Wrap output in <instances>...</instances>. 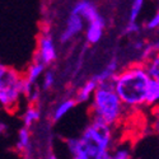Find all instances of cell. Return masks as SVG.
I'll return each mask as SVG.
<instances>
[{
    "instance_id": "cell-1",
    "label": "cell",
    "mask_w": 159,
    "mask_h": 159,
    "mask_svg": "<svg viewBox=\"0 0 159 159\" xmlns=\"http://www.w3.org/2000/svg\"><path fill=\"white\" fill-rule=\"evenodd\" d=\"M115 127L90 120L79 136L65 140L71 159H103L116 144Z\"/></svg>"
},
{
    "instance_id": "cell-2",
    "label": "cell",
    "mask_w": 159,
    "mask_h": 159,
    "mask_svg": "<svg viewBox=\"0 0 159 159\" xmlns=\"http://www.w3.org/2000/svg\"><path fill=\"white\" fill-rule=\"evenodd\" d=\"M150 82L152 78L145 69V65L132 61L122 66L112 84L126 110L129 112H136L145 108V98Z\"/></svg>"
},
{
    "instance_id": "cell-3",
    "label": "cell",
    "mask_w": 159,
    "mask_h": 159,
    "mask_svg": "<svg viewBox=\"0 0 159 159\" xmlns=\"http://www.w3.org/2000/svg\"><path fill=\"white\" fill-rule=\"evenodd\" d=\"M90 120H94L116 129L129 112L118 97L112 83L99 84L89 102Z\"/></svg>"
},
{
    "instance_id": "cell-4",
    "label": "cell",
    "mask_w": 159,
    "mask_h": 159,
    "mask_svg": "<svg viewBox=\"0 0 159 159\" xmlns=\"http://www.w3.org/2000/svg\"><path fill=\"white\" fill-rule=\"evenodd\" d=\"M23 73L9 68L7 74L0 79V107L5 111H14L24 97Z\"/></svg>"
},
{
    "instance_id": "cell-5",
    "label": "cell",
    "mask_w": 159,
    "mask_h": 159,
    "mask_svg": "<svg viewBox=\"0 0 159 159\" xmlns=\"http://www.w3.org/2000/svg\"><path fill=\"white\" fill-rule=\"evenodd\" d=\"M59 59V46L57 41L51 33V31L45 30L37 39V48L34 60L42 62L46 68L52 66Z\"/></svg>"
},
{
    "instance_id": "cell-6",
    "label": "cell",
    "mask_w": 159,
    "mask_h": 159,
    "mask_svg": "<svg viewBox=\"0 0 159 159\" xmlns=\"http://www.w3.org/2000/svg\"><path fill=\"white\" fill-rule=\"evenodd\" d=\"M85 27H87L85 20L80 16L70 11L69 16L66 17L65 23L62 25L60 33H59V42L61 45L70 43L71 41L76 39L80 34H84Z\"/></svg>"
},
{
    "instance_id": "cell-7",
    "label": "cell",
    "mask_w": 159,
    "mask_h": 159,
    "mask_svg": "<svg viewBox=\"0 0 159 159\" xmlns=\"http://www.w3.org/2000/svg\"><path fill=\"white\" fill-rule=\"evenodd\" d=\"M121 69H122V65H121L120 56L113 55L107 62H106V65L103 66V68L93 75V78L96 79V82L98 84L112 83L115 76L118 74V71H120Z\"/></svg>"
},
{
    "instance_id": "cell-8",
    "label": "cell",
    "mask_w": 159,
    "mask_h": 159,
    "mask_svg": "<svg viewBox=\"0 0 159 159\" xmlns=\"http://www.w3.org/2000/svg\"><path fill=\"white\" fill-rule=\"evenodd\" d=\"M70 11L80 16L85 20L87 24L99 20V19H103V16L101 14L98 7L93 2H90V0H79V2H76L73 5Z\"/></svg>"
},
{
    "instance_id": "cell-9",
    "label": "cell",
    "mask_w": 159,
    "mask_h": 159,
    "mask_svg": "<svg viewBox=\"0 0 159 159\" xmlns=\"http://www.w3.org/2000/svg\"><path fill=\"white\" fill-rule=\"evenodd\" d=\"M78 102L75 101L74 97H64L59 99L50 111V118L52 122H59L62 118H65L75 107Z\"/></svg>"
},
{
    "instance_id": "cell-10",
    "label": "cell",
    "mask_w": 159,
    "mask_h": 159,
    "mask_svg": "<svg viewBox=\"0 0 159 159\" xmlns=\"http://www.w3.org/2000/svg\"><path fill=\"white\" fill-rule=\"evenodd\" d=\"M16 150L23 157L32 155L33 153V134L32 130L22 126L18 131L16 140Z\"/></svg>"
},
{
    "instance_id": "cell-11",
    "label": "cell",
    "mask_w": 159,
    "mask_h": 159,
    "mask_svg": "<svg viewBox=\"0 0 159 159\" xmlns=\"http://www.w3.org/2000/svg\"><path fill=\"white\" fill-rule=\"evenodd\" d=\"M98 85L99 84L96 82V79L93 76H90L89 79L84 80L75 90V94H74L75 101L78 103H89L92 98H93Z\"/></svg>"
},
{
    "instance_id": "cell-12",
    "label": "cell",
    "mask_w": 159,
    "mask_h": 159,
    "mask_svg": "<svg viewBox=\"0 0 159 159\" xmlns=\"http://www.w3.org/2000/svg\"><path fill=\"white\" fill-rule=\"evenodd\" d=\"M106 30V19H99L96 22L88 23L85 31H84V38L88 45H97L101 42V39L103 38Z\"/></svg>"
},
{
    "instance_id": "cell-13",
    "label": "cell",
    "mask_w": 159,
    "mask_h": 159,
    "mask_svg": "<svg viewBox=\"0 0 159 159\" xmlns=\"http://www.w3.org/2000/svg\"><path fill=\"white\" fill-rule=\"evenodd\" d=\"M47 69L48 68H46L42 62L33 59V61L27 66V69L23 73L24 82L30 85H38V83L41 82V79Z\"/></svg>"
},
{
    "instance_id": "cell-14",
    "label": "cell",
    "mask_w": 159,
    "mask_h": 159,
    "mask_svg": "<svg viewBox=\"0 0 159 159\" xmlns=\"http://www.w3.org/2000/svg\"><path fill=\"white\" fill-rule=\"evenodd\" d=\"M41 116H42V112H41L39 106L30 103L22 113V124L24 127L32 130V127L36 126L38 124V121L41 120Z\"/></svg>"
},
{
    "instance_id": "cell-15",
    "label": "cell",
    "mask_w": 159,
    "mask_h": 159,
    "mask_svg": "<svg viewBox=\"0 0 159 159\" xmlns=\"http://www.w3.org/2000/svg\"><path fill=\"white\" fill-rule=\"evenodd\" d=\"M103 159H132L131 145L126 141L116 143Z\"/></svg>"
},
{
    "instance_id": "cell-16",
    "label": "cell",
    "mask_w": 159,
    "mask_h": 159,
    "mask_svg": "<svg viewBox=\"0 0 159 159\" xmlns=\"http://www.w3.org/2000/svg\"><path fill=\"white\" fill-rule=\"evenodd\" d=\"M159 106V83L152 80L149 88L147 90V98H145V108H154Z\"/></svg>"
},
{
    "instance_id": "cell-17",
    "label": "cell",
    "mask_w": 159,
    "mask_h": 159,
    "mask_svg": "<svg viewBox=\"0 0 159 159\" xmlns=\"http://www.w3.org/2000/svg\"><path fill=\"white\" fill-rule=\"evenodd\" d=\"M144 65L148 74L150 75L152 80H155L159 83V52H157L150 59H148L144 62Z\"/></svg>"
},
{
    "instance_id": "cell-18",
    "label": "cell",
    "mask_w": 159,
    "mask_h": 159,
    "mask_svg": "<svg viewBox=\"0 0 159 159\" xmlns=\"http://www.w3.org/2000/svg\"><path fill=\"white\" fill-rule=\"evenodd\" d=\"M143 31L148 33H157L159 31V8L143 22Z\"/></svg>"
},
{
    "instance_id": "cell-19",
    "label": "cell",
    "mask_w": 159,
    "mask_h": 159,
    "mask_svg": "<svg viewBox=\"0 0 159 159\" xmlns=\"http://www.w3.org/2000/svg\"><path fill=\"white\" fill-rule=\"evenodd\" d=\"M145 2L147 0H131L129 14H127V22H139L140 14L144 9Z\"/></svg>"
},
{
    "instance_id": "cell-20",
    "label": "cell",
    "mask_w": 159,
    "mask_h": 159,
    "mask_svg": "<svg viewBox=\"0 0 159 159\" xmlns=\"http://www.w3.org/2000/svg\"><path fill=\"white\" fill-rule=\"evenodd\" d=\"M56 82H57V75L56 73L52 70V69H47L46 73L43 74L41 82H39V88L42 89V92H47V90H51L56 85Z\"/></svg>"
},
{
    "instance_id": "cell-21",
    "label": "cell",
    "mask_w": 159,
    "mask_h": 159,
    "mask_svg": "<svg viewBox=\"0 0 159 159\" xmlns=\"http://www.w3.org/2000/svg\"><path fill=\"white\" fill-rule=\"evenodd\" d=\"M141 32H143V25L139 22H126V24L124 25V30H122L124 36L132 37V38L140 37Z\"/></svg>"
},
{
    "instance_id": "cell-22",
    "label": "cell",
    "mask_w": 159,
    "mask_h": 159,
    "mask_svg": "<svg viewBox=\"0 0 159 159\" xmlns=\"http://www.w3.org/2000/svg\"><path fill=\"white\" fill-rule=\"evenodd\" d=\"M150 130L152 132L159 138V106L150 110Z\"/></svg>"
},
{
    "instance_id": "cell-23",
    "label": "cell",
    "mask_w": 159,
    "mask_h": 159,
    "mask_svg": "<svg viewBox=\"0 0 159 159\" xmlns=\"http://www.w3.org/2000/svg\"><path fill=\"white\" fill-rule=\"evenodd\" d=\"M41 97H42V89L39 88L38 85L33 87L27 93V96H25V98L28 99V102L31 104H38L39 101H41Z\"/></svg>"
},
{
    "instance_id": "cell-24",
    "label": "cell",
    "mask_w": 159,
    "mask_h": 159,
    "mask_svg": "<svg viewBox=\"0 0 159 159\" xmlns=\"http://www.w3.org/2000/svg\"><path fill=\"white\" fill-rule=\"evenodd\" d=\"M9 70V68H8V66L7 65H4L3 62H0V79H2L5 74H7V71Z\"/></svg>"
},
{
    "instance_id": "cell-25",
    "label": "cell",
    "mask_w": 159,
    "mask_h": 159,
    "mask_svg": "<svg viewBox=\"0 0 159 159\" xmlns=\"http://www.w3.org/2000/svg\"><path fill=\"white\" fill-rule=\"evenodd\" d=\"M45 159H60V158H59V155H57L54 150H50V152H47Z\"/></svg>"
},
{
    "instance_id": "cell-26",
    "label": "cell",
    "mask_w": 159,
    "mask_h": 159,
    "mask_svg": "<svg viewBox=\"0 0 159 159\" xmlns=\"http://www.w3.org/2000/svg\"><path fill=\"white\" fill-rule=\"evenodd\" d=\"M8 130V125L4 121H0V135H3L4 132H7Z\"/></svg>"
},
{
    "instance_id": "cell-27",
    "label": "cell",
    "mask_w": 159,
    "mask_h": 159,
    "mask_svg": "<svg viewBox=\"0 0 159 159\" xmlns=\"http://www.w3.org/2000/svg\"><path fill=\"white\" fill-rule=\"evenodd\" d=\"M153 41L155 42V45H157V47H158V51H159V31L155 33V37L153 38Z\"/></svg>"
}]
</instances>
